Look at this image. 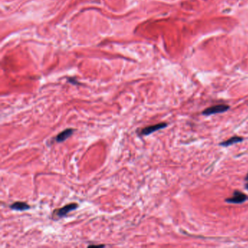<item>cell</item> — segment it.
Wrapping results in <instances>:
<instances>
[{"mask_svg":"<svg viewBox=\"0 0 248 248\" xmlns=\"http://www.w3.org/2000/svg\"><path fill=\"white\" fill-rule=\"evenodd\" d=\"M244 141V138L240 136H237V135H235V136H233L232 138H230L229 139L226 140L225 141H223L220 143L219 145L220 146H223V147H228V146H232L235 143H240V142H242Z\"/></svg>","mask_w":248,"mask_h":248,"instance_id":"6","label":"cell"},{"mask_svg":"<svg viewBox=\"0 0 248 248\" xmlns=\"http://www.w3.org/2000/svg\"><path fill=\"white\" fill-rule=\"evenodd\" d=\"M74 132V130L72 128H68L65 129L62 132L59 133L58 135H56V138H55V141H56L57 143H62V142L65 141V140H67L69 138H70L73 135V133Z\"/></svg>","mask_w":248,"mask_h":248,"instance_id":"5","label":"cell"},{"mask_svg":"<svg viewBox=\"0 0 248 248\" xmlns=\"http://www.w3.org/2000/svg\"><path fill=\"white\" fill-rule=\"evenodd\" d=\"M167 127V123L166 122H161L159 123V124H154V125H150L148 127H146L142 129L140 132L139 135L141 136H146V135H151V133H153L156 131L162 130V129H164Z\"/></svg>","mask_w":248,"mask_h":248,"instance_id":"3","label":"cell"},{"mask_svg":"<svg viewBox=\"0 0 248 248\" xmlns=\"http://www.w3.org/2000/svg\"><path fill=\"white\" fill-rule=\"evenodd\" d=\"M78 207H79V205H78V204H77V203H71V204L65 205L64 207H61L60 209L56 210L54 212V213L56 214L58 218H61L66 216L67 214L70 213V212L77 209Z\"/></svg>","mask_w":248,"mask_h":248,"instance_id":"4","label":"cell"},{"mask_svg":"<svg viewBox=\"0 0 248 248\" xmlns=\"http://www.w3.org/2000/svg\"><path fill=\"white\" fill-rule=\"evenodd\" d=\"M10 207L16 211H25L30 209V205L24 202H16L10 205Z\"/></svg>","mask_w":248,"mask_h":248,"instance_id":"7","label":"cell"},{"mask_svg":"<svg viewBox=\"0 0 248 248\" xmlns=\"http://www.w3.org/2000/svg\"><path fill=\"white\" fill-rule=\"evenodd\" d=\"M248 200V196L240 191L235 190L233 193V196L225 200V202L229 204H241Z\"/></svg>","mask_w":248,"mask_h":248,"instance_id":"2","label":"cell"},{"mask_svg":"<svg viewBox=\"0 0 248 248\" xmlns=\"http://www.w3.org/2000/svg\"><path fill=\"white\" fill-rule=\"evenodd\" d=\"M229 109L230 106L228 105L218 104L205 109L204 111H202V114L205 116H210V115H213V114H221L227 111L228 110H229Z\"/></svg>","mask_w":248,"mask_h":248,"instance_id":"1","label":"cell"},{"mask_svg":"<svg viewBox=\"0 0 248 248\" xmlns=\"http://www.w3.org/2000/svg\"><path fill=\"white\" fill-rule=\"evenodd\" d=\"M245 188H246V189H247V190H248V183L245 185Z\"/></svg>","mask_w":248,"mask_h":248,"instance_id":"8","label":"cell"},{"mask_svg":"<svg viewBox=\"0 0 248 248\" xmlns=\"http://www.w3.org/2000/svg\"><path fill=\"white\" fill-rule=\"evenodd\" d=\"M245 180L246 181H248V174L246 175V177H245Z\"/></svg>","mask_w":248,"mask_h":248,"instance_id":"9","label":"cell"}]
</instances>
